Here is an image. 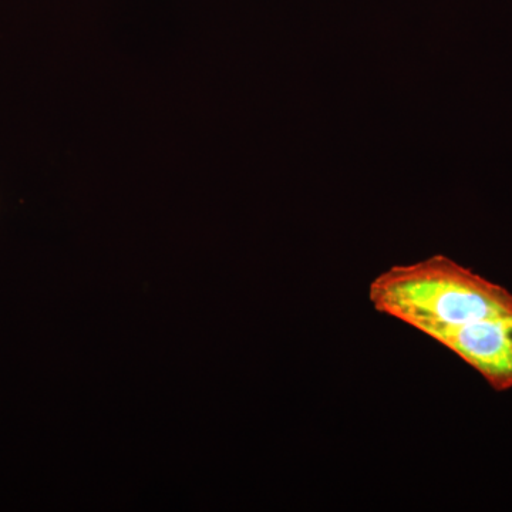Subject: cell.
I'll return each instance as SVG.
<instances>
[{
	"mask_svg": "<svg viewBox=\"0 0 512 512\" xmlns=\"http://www.w3.org/2000/svg\"><path fill=\"white\" fill-rule=\"evenodd\" d=\"M369 302L383 315L446 346L490 319L512 316V292L444 255L396 265L369 285Z\"/></svg>",
	"mask_w": 512,
	"mask_h": 512,
	"instance_id": "obj_1",
	"label": "cell"
}]
</instances>
